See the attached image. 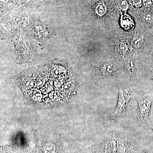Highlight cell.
I'll list each match as a JSON object with an SVG mask.
<instances>
[{"instance_id":"obj_12","label":"cell","mask_w":153,"mask_h":153,"mask_svg":"<svg viewBox=\"0 0 153 153\" xmlns=\"http://www.w3.org/2000/svg\"><path fill=\"white\" fill-rule=\"evenodd\" d=\"M120 49L121 50H122V51L124 52V51H126L127 50V47L125 44H121L120 45Z\"/></svg>"},{"instance_id":"obj_7","label":"cell","mask_w":153,"mask_h":153,"mask_svg":"<svg viewBox=\"0 0 153 153\" xmlns=\"http://www.w3.org/2000/svg\"><path fill=\"white\" fill-rule=\"evenodd\" d=\"M143 41V36L138 35L134 38L131 43L134 47H135V48H139L141 46Z\"/></svg>"},{"instance_id":"obj_2","label":"cell","mask_w":153,"mask_h":153,"mask_svg":"<svg viewBox=\"0 0 153 153\" xmlns=\"http://www.w3.org/2000/svg\"><path fill=\"white\" fill-rule=\"evenodd\" d=\"M130 89L126 86H120L119 88L117 104L108 118L111 120L123 118L126 116L129 101L131 99Z\"/></svg>"},{"instance_id":"obj_3","label":"cell","mask_w":153,"mask_h":153,"mask_svg":"<svg viewBox=\"0 0 153 153\" xmlns=\"http://www.w3.org/2000/svg\"><path fill=\"white\" fill-rule=\"evenodd\" d=\"M138 104L137 120L139 124L147 126L153 130L150 115L152 101L148 97H135Z\"/></svg>"},{"instance_id":"obj_13","label":"cell","mask_w":153,"mask_h":153,"mask_svg":"<svg viewBox=\"0 0 153 153\" xmlns=\"http://www.w3.org/2000/svg\"><path fill=\"white\" fill-rule=\"evenodd\" d=\"M152 54H153V52H152Z\"/></svg>"},{"instance_id":"obj_1","label":"cell","mask_w":153,"mask_h":153,"mask_svg":"<svg viewBox=\"0 0 153 153\" xmlns=\"http://www.w3.org/2000/svg\"><path fill=\"white\" fill-rule=\"evenodd\" d=\"M89 149L92 153H145L137 140L131 134L112 131L107 134Z\"/></svg>"},{"instance_id":"obj_5","label":"cell","mask_w":153,"mask_h":153,"mask_svg":"<svg viewBox=\"0 0 153 153\" xmlns=\"http://www.w3.org/2000/svg\"><path fill=\"white\" fill-rule=\"evenodd\" d=\"M100 71L102 74L104 76H110L114 72V66L111 63H105L102 66Z\"/></svg>"},{"instance_id":"obj_11","label":"cell","mask_w":153,"mask_h":153,"mask_svg":"<svg viewBox=\"0 0 153 153\" xmlns=\"http://www.w3.org/2000/svg\"><path fill=\"white\" fill-rule=\"evenodd\" d=\"M132 2L137 7H140L142 5L141 0H132Z\"/></svg>"},{"instance_id":"obj_10","label":"cell","mask_w":153,"mask_h":153,"mask_svg":"<svg viewBox=\"0 0 153 153\" xmlns=\"http://www.w3.org/2000/svg\"><path fill=\"white\" fill-rule=\"evenodd\" d=\"M153 0H143V4L145 7H149L152 5Z\"/></svg>"},{"instance_id":"obj_6","label":"cell","mask_w":153,"mask_h":153,"mask_svg":"<svg viewBox=\"0 0 153 153\" xmlns=\"http://www.w3.org/2000/svg\"><path fill=\"white\" fill-rule=\"evenodd\" d=\"M107 11L106 6L103 2H100L96 7V13L99 16H102L105 14Z\"/></svg>"},{"instance_id":"obj_8","label":"cell","mask_w":153,"mask_h":153,"mask_svg":"<svg viewBox=\"0 0 153 153\" xmlns=\"http://www.w3.org/2000/svg\"><path fill=\"white\" fill-rule=\"evenodd\" d=\"M119 6L122 10L126 11L128 9V4L125 0L122 1L120 4Z\"/></svg>"},{"instance_id":"obj_4","label":"cell","mask_w":153,"mask_h":153,"mask_svg":"<svg viewBox=\"0 0 153 153\" xmlns=\"http://www.w3.org/2000/svg\"><path fill=\"white\" fill-rule=\"evenodd\" d=\"M120 25L125 30H132L134 24L131 17L127 14H124L121 17Z\"/></svg>"},{"instance_id":"obj_9","label":"cell","mask_w":153,"mask_h":153,"mask_svg":"<svg viewBox=\"0 0 153 153\" xmlns=\"http://www.w3.org/2000/svg\"><path fill=\"white\" fill-rule=\"evenodd\" d=\"M143 19L145 22H147L148 23H151L153 22V16L150 14H147L145 15L143 17Z\"/></svg>"}]
</instances>
